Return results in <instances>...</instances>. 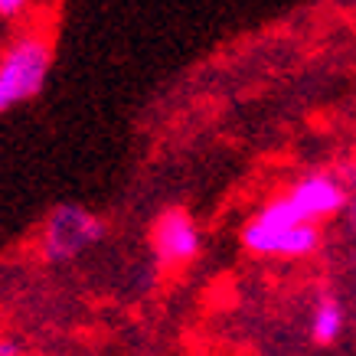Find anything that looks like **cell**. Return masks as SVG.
<instances>
[{
	"label": "cell",
	"instance_id": "1",
	"mask_svg": "<svg viewBox=\"0 0 356 356\" xmlns=\"http://www.w3.org/2000/svg\"><path fill=\"white\" fill-rule=\"evenodd\" d=\"M53 69V43L40 30H26L0 56V115L40 95Z\"/></svg>",
	"mask_w": 356,
	"mask_h": 356
},
{
	"label": "cell",
	"instance_id": "2",
	"mask_svg": "<svg viewBox=\"0 0 356 356\" xmlns=\"http://www.w3.org/2000/svg\"><path fill=\"white\" fill-rule=\"evenodd\" d=\"M102 232H105V226L95 213H88L82 206H56L46 219V259L72 261L79 252L95 245Z\"/></svg>",
	"mask_w": 356,
	"mask_h": 356
},
{
	"label": "cell",
	"instance_id": "3",
	"mask_svg": "<svg viewBox=\"0 0 356 356\" xmlns=\"http://www.w3.org/2000/svg\"><path fill=\"white\" fill-rule=\"evenodd\" d=\"M200 245H203V236H200V226L196 219L186 213V209H163L161 216L154 219L151 226V248L161 265H170V268H184L200 255Z\"/></svg>",
	"mask_w": 356,
	"mask_h": 356
},
{
	"label": "cell",
	"instance_id": "4",
	"mask_svg": "<svg viewBox=\"0 0 356 356\" xmlns=\"http://www.w3.org/2000/svg\"><path fill=\"white\" fill-rule=\"evenodd\" d=\"M242 245L261 259H304V255L317 252L321 229L314 222H304L294 229H268L255 219H248L242 229Z\"/></svg>",
	"mask_w": 356,
	"mask_h": 356
},
{
	"label": "cell",
	"instance_id": "5",
	"mask_svg": "<svg viewBox=\"0 0 356 356\" xmlns=\"http://www.w3.org/2000/svg\"><path fill=\"white\" fill-rule=\"evenodd\" d=\"M284 196L294 203V209L304 216V222H314V226L321 219L340 213L346 203V190L330 173H307L298 184H291V190Z\"/></svg>",
	"mask_w": 356,
	"mask_h": 356
},
{
	"label": "cell",
	"instance_id": "6",
	"mask_svg": "<svg viewBox=\"0 0 356 356\" xmlns=\"http://www.w3.org/2000/svg\"><path fill=\"white\" fill-rule=\"evenodd\" d=\"M343 324H346V314H343V307H340V301H334V298L317 301V307H314V314H311L314 343H321V346L337 343L340 334H343Z\"/></svg>",
	"mask_w": 356,
	"mask_h": 356
},
{
	"label": "cell",
	"instance_id": "7",
	"mask_svg": "<svg viewBox=\"0 0 356 356\" xmlns=\"http://www.w3.org/2000/svg\"><path fill=\"white\" fill-rule=\"evenodd\" d=\"M255 222H261V226L268 229H294V226H304V216L294 209V203L288 200V196H271L268 203L261 206L259 213H255Z\"/></svg>",
	"mask_w": 356,
	"mask_h": 356
},
{
	"label": "cell",
	"instance_id": "8",
	"mask_svg": "<svg viewBox=\"0 0 356 356\" xmlns=\"http://www.w3.org/2000/svg\"><path fill=\"white\" fill-rule=\"evenodd\" d=\"M23 3L20 0H0V17H20Z\"/></svg>",
	"mask_w": 356,
	"mask_h": 356
},
{
	"label": "cell",
	"instance_id": "9",
	"mask_svg": "<svg viewBox=\"0 0 356 356\" xmlns=\"http://www.w3.org/2000/svg\"><path fill=\"white\" fill-rule=\"evenodd\" d=\"M0 356H20V343L17 340H0Z\"/></svg>",
	"mask_w": 356,
	"mask_h": 356
},
{
	"label": "cell",
	"instance_id": "10",
	"mask_svg": "<svg viewBox=\"0 0 356 356\" xmlns=\"http://www.w3.org/2000/svg\"><path fill=\"white\" fill-rule=\"evenodd\" d=\"M353 219H356V200H353Z\"/></svg>",
	"mask_w": 356,
	"mask_h": 356
}]
</instances>
